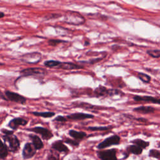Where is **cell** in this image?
<instances>
[{
	"mask_svg": "<svg viewBox=\"0 0 160 160\" xmlns=\"http://www.w3.org/2000/svg\"><path fill=\"white\" fill-rule=\"evenodd\" d=\"M5 146L8 150L10 151L15 152L20 148V142L17 137L15 135L9 134L5 135L3 137Z\"/></svg>",
	"mask_w": 160,
	"mask_h": 160,
	"instance_id": "6da1fadb",
	"label": "cell"
},
{
	"mask_svg": "<svg viewBox=\"0 0 160 160\" xmlns=\"http://www.w3.org/2000/svg\"><path fill=\"white\" fill-rule=\"evenodd\" d=\"M65 21L66 23L73 25H80L85 22V19L78 12L70 11L65 15Z\"/></svg>",
	"mask_w": 160,
	"mask_h": 160,
	"instance_id": "7a4b0ae2",
	"label": "cell"
},
{
	"mask_svg": "<svg viewBox=\"0 0 160 160\" xmlns=\"http://www.w3.org/2000/svg\"><path fill=\"white\" fill-rule=\"evenodd\" d=\"M41 59V54L38 52H33L23 55L21 59L23 62L28 64H36L39 63Z\"/></svg>",
	"mask_w": 160,
	"mask_h": 160,
	"instance_id": "3957f363",
	"label": "cell"
},
{
	"mask_svg": "<svg viewBox=\"0 0 160 160\" xmlns=\"http://www.w3.org/2000/svg\"><path fill=\"white\" fill-rule=\"evenodd\" d=\"M119 142L120 137L118 135H113V136L106 138L103 141L98 144L97 148L99 150H102L111 146L117 145L119 143Z\"/></svg>",
	"mask_w": 160,
	"mask_h": 160,
	"instance_id": "277c9868",
	"label": "cell"
},
{
	"mask_svg": "<svg viewBox=\"0 0 160 160\" xmlns=\"http://www.w3.org/2000/svg\"><path fill=\"white\" fill-rule=\"evenodd\" d=\"M21 73L25 76H43L47 74V71L45 69L41 68H30L24 69L21 71Z\"/></svg>",
	"mask_w": 160,
	"mask_h": 160,
	"instance_id": "5b68a950",
	"label": "cell"
},
{
	"mask_svg": "<svg viewBox=\"0 0 160 160\" xmlns=\"http://www.w3.org/2000/svg\"><path fill=\"white\" fill-rule=\"evenodd\" d=\"M98 156L101 160H118L116 157V150L115 149L98 152Z\"/></svg>",
	"mask_w": 160,
	"mask_h": 160,
	"instance_id": "8992f818",
	"label": "cell"
},
{
	"mask_svg": "<svg viewBox=\"0 0 160 160\" xmlns=\"http://www.w3.org/2000/svg\"><path fill=\"white\" fill-rule=\"evenodd\" d=\"M28 130L34 132L37 134H41L42 138L45 140H50L53 137V134L50 131H49L48 129L43 128V127H35L33 128L28 129Z\"/></svg>",
	"mask_w": 160,
	"mask_h": 160,
	"instance_id": "52a82bcc",
	"label": "cell"
},
{
	"mask_svg": "<svg viewBox=\"0 0 160 160\" xmlns=\"http://www.w3.org/2000/svg\"><path fill=\"white\" fill-rule=\"evenodd\" d=\"M5 95L8 100L12 101H14L20 104H24L27 102V99L25 98L14 92L6 91L5 92Z\"/></svg>",
	"mask_w": 160,
	"mask_h": 160,
	"instance_id": "ba28073f",
	"label": "cell"
},
{
	"mask_svg": "<svg viewBox=\"0 0 160 160\" xmlns=\"http://www.w3.org/2000/svg\"><path fill=\"white\" fill-rule=\"evenodd\" d=\"M36 150L31 143H27L23 151V156L24 159H30L34 156Z\"/></svg>",
	"mask_w": 160,
	"mask_h": 160,
	"instance_id": "9c48e42d",
	"label": "cell"
},
{
	"mask_svg": "<svg viewBox=\"0 0 160 160\" xmlns=\"http://www.w3.org/2000/svg\"><path fill=\"white\" fill-rule=\"evenodd\" d=\"M94 116L90 114L87 113H73L67 116V118L71 119V120H83L86 119H91L93 118Z\"/></svg>",
	"mask_w": 160,
	"mask_h": 160,
	"instance_id": "30bf717a",
	"label": "cell"
},
{
	"mask_svg": "<svg viewBox=\"0 0 160 160\" xmlns=\"http://www.w3.org/2000/svg\"><path fill=\"white\" fill-rule=\"evenodd\" d=\"M133 100L136 101H145V102H150L152 103H156L158 105L159 104V99L148 96H135L133 97Z\"/></svg>",
	"mask_w": 160,
	"mask_h": 160,
	"instance_id": "8fae6325",
	"label": "cell"
},
{
	"mask_svg": "<svg viewBox=\"0 0 160 160\" xmlns=\"http://www.w3.org/2000/svg\"><path fill=\"white\" fill-rule=\"evenodd\" d=\"M28 123L27 120H25L22 118H15L12 119L9 123V126L12 128L13 130H16L18 128V127L20 125L24 126Z\"/></svg>",
	"mask_w": 160,
	"mask_h": 160,
	"instance_id": "7c38bea8",
	"label": "cell"
},
{
	"mask_svg": "<svg viewBox=\"0 0 160 160\" xmlns=\"http://www.w3.org/2000/svg\"><path fill=\"white\" fill-rule=\"evenodd\" d=\"M52 148L54 149L56 151H58L59 152H64V153H67L69 151V150L68 148V147L65 145L63 143L62 141L61 140H58L55 141L52 145Z\"/></svg>",
	"mask_w": 160,
	"mask_h": 160,
	"instance_id": "4fadbf2b",
	"label": "cell"
},
{
	"mask_svg": "<svg viewBox=\"0 0 160 160\" xmlns=\"http://www.w3.org/2000/svg\"><path fill=\"white\" fill-rule=\"evenodd\" d=\"M30 137L31 138L32 141H33V144L36 150H41L43 148V143L41 141V140L38 137L37 135H33L30 134Z\"/></svg>",
	"mask_w": 160,
	"mask_h": 160,
	"instance_id": "5bb4252c",
	"label": "cell"
},
{
	"mask_svg": "<svg viewBox=\"0 0 160 160\" xmlns=\"http://www.w3.org/2000/svg\"><path fill=\"white\" fill-rule=\"evenodd\" d=\"M58 68H61L66 70H72V69H78L82 68V67L78 65L74 64L73 63H62L61 62L60 65L58 67Z\"/></svg>",
	"mask_w": 160,
	"mask_h": 160,
	"instance_id": "9a60e30c",
	"label": "cell"
},
{
	"mask_svg": "<svg viewBox=\"0 0 160 160\" xmlns=\"http://www.w3.org/2000/svg\"><path fill=\"white\" fill-rule=\"evenodd\" d=\"M133 111L142 114H150L154 113L155 109L151 106H140L134 108Z\"/></svg>",
	"mask_w": 160,
	"mask_h": 160,
	"instance_id": "2e32d148",
	"label": "cell"
},
{
	"mask_svg": "<svg viewBox=\"0 0 160 160\" xmlns=\"http://www.w3.org/2000/svg\"><path fill=\"white\" fill-rule=\"evenodd\" d=\"M69 134L75 140H83L84 138L87 137L86 133L82 131H77L73 130H71L69 131Z\"/></svg>",
	"mask_w": 160,
	"mask_h": 160,
	"instance_id": "e0dca14e",
	"label": "cell"
},
{
	"mask_svg": "<svg viewBox=\"0 0 160 160\" xmlns=\"http://www.w3.org/2000/svg\"><path fill=\"white\" fill-rule=\"evenodd\" d=\"M94 93L98 96H103L109 95V90H108L105 87H103V86H100L98 87L94 91Z\"/></svg>",
	"mask_w": 160,
	"mask_h": 160,
	"instance_id": "ac0fdd59",
	"label": "cell"
},
{
	"mask_svg": "<svg viewBox=\"0 0 160 160\" xmlns=\"http://www.w3.org/2000/svg\"><path fill=\"white\" fill-rule=\"evenodd\" d=\"M131 153H133L134 155H139L142 153L143 152V149L141 148L136 144H133L130 145V146L128 147L127 149Z\"/></svg>",
	"mask_w": 160,
	"mask_h": 160,
	"instance_id": "d6986e66",
	"label": "cell"
},
{
	"mask_svg": "<svg viewBox=\"0 0 160 160\" xmlns=\"http://www.w3.org/2000/svg\"><path fill=\"white\" fill-rule=\"evenodd\" d=\"M134 144H136L138 146H140L141 148L142 149H144L146 148L147 147L149 146L150 143L147 141H145L141 139H136V140H134L131 141Z\"/></svg>",
	"mask_w": 160,
	"mask_h": 160,
	"instance_id": "ffe728a7",
	"label": "cell"
},
{
	"mask_svg": "<svg viewBox=\"0 0 160 160\" xmlns=\"http://www.w3.org/2000/svg\"><path fill=\"white\" fill-rule=\"evenodd\" d=\"M61 62L58 61H55V60H49L46 61L44 63V66L48 68H57L60 65Z\"/></svg>",
	"mask_w": 160,
	"mask_h": 160,
	"instance_id": "44dd1931",
	"label": "cell"
},
{
	"mask_svg": "<svg viewBox=\"0 0 160 160\" xmlns=\"http://www.w3.org/2000/svg\"><path fill=\"white\" fill-rule=\"evenodd\" d=\"M33 114L34 116L43 118H52L55 115V113L53 112H33Z\"/></svg>",
	"mask_w": 160,
	"mask_h": 160,
	"instance_id": "7402d4cb",
	"label": "cell"
},
{
	"mask_svg": "<svg viewBox=\"0 0 160 160\" xmlns=\"http://www.w3.org/2000/svg\"><path fill=\"white\" fill-rule=\"evenodd\" d=\"M8 155V150L6 146L0 140V158H5Z\"/></svg>",
	"mask_w": 160,
	"mask_h": 160,
	"instance_id": "603a6c76",
	"label": "cell"
},
{
	"mask_svg": "<svg viewBox=\"0 0 160 160\" xmlns=\"http://www.w3.org/2000/svg\"><path fill=\"white\" fill-rule=\"evenodd\" d=\"M138 78L144 83H149L151 81V77L143 73H138Z\"/></svg>",
	"mask_w": 160,
	"mask_h": 160,
	"instance_id": "cb8c5ba5",
	"label": "cell"
},
{
	"mask_svg": "<svg viewBox=\"0 0 160 160\" xmlns=\"http://www.w3.org/2000/svg\"><path fill=\"white\" fill-rule=\"evenodd\" d=\"M147 53L153 58H158L160 57V51L159 50H148L147 51Z\"/></svg>",
	"mask_w": 160,
	"mask_h": 160,
	"instance_id": "d4e9b609",
	"label": "cell"
},
{
	"mask_svg": "<svg viewBox=\"0 0 160 160\" xmlns=\"http://www.w3.org/2000/svg\"><path fill=\"white\" fill-rule=\"evenodd\" d=\"M91 131H106L110 129V126H101V127H89L88 128Z\"/></svg>",
	"mask_w": 160,
	"mask_h": 160,
	"instance_id": "484cf974",
	"label": "cell"
},
{
	"mask_svg": "<svg viewBox=\"0 0 160 160\" xmlns=\"http://www.w3.org/2000/svg\"><path fill=\"white\" fill-rule=\"evenodd\" d=\"M159 155H160L159 151L158 150H150V151L149 153V156L150 157L155 158L156 159L159 158Z\"/></svg>",
	"mask_w": 160,
	"mask_h": 160,
	"instance_id": "4316f807",
	"label": "cell"
},
{
	"mask_svg": "<svg viewBox=\"0 0 160 160\" xmlns=\"http://www.w3.org/2000/svg\"><path fill=\"white\" fill-rule=\"evenodd\" d=\"M59 155L57 153H55L52 152L50 155L48 156L47 160H59Z\"/></svg>",
	"mask_w": 160,
	"mask_h": 160,
	"instance_id": "83f0119b",
	"label": "cell"
},
{
	"mask_svg": "<svg viewBox=\"0 0 160 160\" xmlns=\"http://www.w3.org/2000/svg\"><path fill=\"white\" fill-rule=\"evenodd\" d=\"M62 42H65V41H62V40H51L48 41V43L51 46H55L58 45V44L62 43Z\"/></svg>",
	"mask_w": 160,
	"mask_h": 160,
	"instance_id": "f1b7e54d",
	"label": "cell"
},
{
	"mask_svg": "<svg viewBox=\"0 0 160 160\" xmlns=\"http://www.w3.org/2000/svg\"><path fill=\"white\" fill-rule=\"evenodd\" d=\"M65 142H66L68 144H69L72 146H78L79 145V142L75 141V140H69V139H67L66 140H65Z\"/></svg>",
	"mask_w": 160,
	"mask_h": 160,
	"instance_id": "f546056e",
	"label": "cell"
},
{
	"mask_svg": "<svg viewBox=\"0 0 160 160\" xmlns=\"http://www.w3.org/2000/svg\"><path fill=\"white\" fill-rule=\"evenodd\" d=\"M59 16H61L60 15L58 14H50V15H48L47 16H46V19H55V18H58Z\"/></svg>",
	"mask_w": 160,
	"mask_h": 160,
	"instance_id": "4dcf8cb0",
	"label": "cell"
},
{
	"mask_svg": "<svg viewBox=\"0 0 160 160\" xmlns=\"http://www.w3.org/2000/svg\"><path fill=\"white\" fill-rule=\"evenodd\" d=\"M54 121H56L59 122H65L66 121V119L65 117L63 116H58L56 118H55Z\"/></svg>",
	"mask_w": 160,
	"mask_h": 160,
	"instance_id": "1f68e13d",
	"label": "cell"
},
{
	"mask_svg": "<svg viewBox=\"0 0 160 160\" xmlns=\"http://www.w3.org/2000/svg\"><path fill=\"white\" fill-rule=\"evenodd\" d=\"M2 132L4 133L5 134V135H9V134H12L13 133V131H7L5 130H2Z\"/></svg>",
	"mask_w": 160,
	"mask_h": 160,
	"instance_id": "d6a6232c",
	"label": "cell"
},
{
	"mask_svg": "<svg viewBox=\"0 0 160 160\" xmlns=\"http://www.w3.org/2000/svg\"><path fill=\"white\" fill-rule=\"evenodd\" d=\"M5 16V13L3 12H0V18H2Z\"/></svg>",
	"mask_w": 160,
	"mask_h": 160,
	"instance_id": "836d02e7",
	"label": "cell"
},
{
	"mask_svg": "<svg viewBox=\"0 0 160 160\" xmlns=\"http://www.w3.org/2000/svg\"><path fill=\"white\" fill-rule=\"evenodd\" d=\"M69 160H80L78 158H74L73 159H69Z\"/></svg>",
	"mask_w": 160,
	"mask_h": 160,
	"instance_id": "e575fe53",
	"label": "cell"
},
{
	"mask_svg": "<svg viewBox=\"0 0 160 160\" xmlns=\"http://www.w3.org/2000/svg\"><path fill=\"white\" fill-rule=\"evenodd\" d=\"M3 65L2 63H0V65Z\"/></svg>",
	"mask_w": 160,
	"mask_h": 160,
	"instance_id": "d590c367",
	"label": "cell"
}]
</instances>
